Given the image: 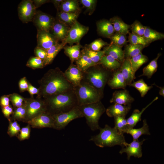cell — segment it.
Wrapping results in <instances>:
<instances>
[{"label":"cell","mask_w":164,"mask_h":164,"mask_svg":"<svg viewBox=\"0 0 164 164\" xmlns=\"http://www.w3.org/2000/svg\"><path fill=\"white\" fill-rule=\"evenodd\" d=\"M134 101V99L131 96L129 92L125 89L114 92L110 101L114 104L127 105H130Z\"/></svg>","instance_id":"9a60e30c"},{"label":"cell","mask_w":164,"mask_h":164,"mask_svg":"<svg viewBox=\"0 0 164 164\" xmlns=\"http://www.w3.org/2000/svg\"><path fill=\"white\" fill-rule=\"evenodd\" d=\"M114 118V128L120 133H126L129 129L125 116H116Z\"/></svg>","instance_id":"8d00e7d4"},{"label":"cell","mask_w":164,"mask_h":164,"mask_svg":"<svg viewBox=\"0 0 164 164\" xmlns=\"http://www.w3.org/2000/svg\"><path fill=\"white\" fill-rule=\"evenodd\" d=\"M121 72L125 81L127 85L129 86L135 78L132 68L130 59H125L120 68Z\"/></svg>","instance_id":"ffe728a7"},{"label":"cell","mask_w":164,"mask_h":164,"mask_svg":"<svg viewBox=\"0 0 164 164\" xmlns=\"http://www.w3.org/2000/svg\"><path fill=\"white\" fill-rule=\"evenodd\" d=\"M37 47L46 50L53 45L59 43V41L49 32L37 30Z\"/></svg>","instance_id":"4fadbf2b"},{"label":"cell","mask_w":164,"mask_h":164,"mask_svg":"<svg viewBox=\"0 0 164 164\" xmlns=\"http://www.w3.org/2000/svg\"><path fill=\"white\" fill-rule=\"evenodd\" d=\"M109 21L116 33L126 35L129 32V29L130 26L126 24L120 18L114 16L111 18Z\"/></svg>","instance_id":"4316f807"},{"label":"cell","mask_w":164,"mask_h":164,"mask_svg":"<svg viewBox=\"0 0 164 164\" xmlns=\"http://www.w3.org/2000/svg\"><path fill=\"white\" fill-rule=\"evenodd\" d=\"M107 42H104L101 39H97L91 43L89 45V49L93 51H98L104 46L108 45Z\"/></svg>","instance_id":"bcb514c9"},{"label":"cell","mask_w":164,"mask_h":164,"mask_svg":"<svg viewBox=\"0 0 164 164\" xmlns=\"http://www.w3.org/2000/svg\"><path fill=\"white\" fill-rule=\"evenodd\" d=\"M34 53L35 56L43 60V61L46 57V50L37 46L34 49Z\"/></svg>","instance_id":"f907efd6"},{"label":"cell","mask_w":164,"mask_h":164,"mask_svg":"<svg viewBox=\"0 0 164 164\" xmlns=\"http://www.w3.org/2000/svg\"><path fill=\"white\" fill-rule=\"evenodd\" d=\"M78 15L77 12L70 13L58 11L56 19L68 26H71L77 21Z\"/></svg>","instance_id":"484cf974"},{"label":"cell","mask_w":164,"mask_h":164,"mask_svg":"<svg viewBox=\"0 0 164 164\" xmlns=\"http://www.w3.org/2000/svg\"><path fill=\"white\" fill-rule=\"evenodd\" d=\"M83 51L94 63L97 64L102 57L105 54L104 50L95 51L86 48Z\"/></svg>","instance_id":"f35d334b"},{"label":"cell","mask_w":164,"mask_h":164,"mask_svg":"<svg viewBox=\"0 0 164 164\" xmlns=\"http://www.w3.org/2000/svg\"><path fill=\"white\" fill-rule=\"evenodd\" d=\"M97 31L102 36L110 37L114 33V30L113 26L109 20L104 19L97 23Z\"/></svg>","instance_id":"603a6c76"},{"label":"cell","mask_w":164,"mask_h":164,"mask_svg":"<svg viewBox=\"0 0 164 164\" xmlns=\"http://www.w3.org/2000/svg\"><path fill=\"white\" fill-rule=\"evenodd\" d=\"M97 64L101 65L108 71L114 72L119 69L121 63L119 61L109 55L104 54Z\"/></svg>","instance_id":"44dd1931"},{"label":"cell","mask_w":164,"mask_h":164,"mask_svg":"<svg viewBox=\"0 0 164 164\" xmlns=\"http://www.w3.org/2000/svg\"><path fill=\"white\" fill-rule=\"evenodd\" d=\"M82 46L79 43L72 46H66L64 47L65 53L70 58L71 64L76 61L80 57Z\"/></svg>","instance_id":"f546056e"},{"label":"cell","mask_w":164,"mask_h":164,"mask_svg":"<svg viewBox=\"0 0 164 164\" xmlns=\"http://www.w3.org/2000/svg\"><path fill=\"white\" fill-rule=\"evenodd\" d=\"M161 55V53H159L155 58L151 61L147 66L144 67L143 69L142 74L139 77L145 76L149 78H151L157 70L158 67L157 61Z\"/></svg>","instance_id":"836d02e7"},{"label":"cell","mask_w":164,"mask_h":164,"mask_svg":"<svg viewBox=\"0 0 164 164\" xmlns=\"http://www.w3.org/2000/svg\"><path fill=\"white\" fill-rule=\"evenodd\" d=\"M40 86L36 97L63 93L74 87L66 78L64 72L58 67L48 70L38 81Z\"/></svg>","instance_id":"6da1fadb"},{"label":"cell","mask_w":164,"mask_h":164,"mask_svg":"<svg viewBox=\"0 0 164 164\" xmlns=\"http://www.w3.org/2000/svg\"><path fill=\"white\" fill-rule=\"evenodd\" d=\"M30 94L31 98L33 97V95L35 94H38L39 92V88H36L29 82V86L27 91Z\"/></svg>","instance_id":"db71d44e"},{"label":"cell","mask_w":164,"mask_h":164,"mask_svg":"<svg viewBox=\"0 0 164 164\" xmlns=\"http://www.w3.org/2000/svg\"><path fill=\"white\" fill-rule=\"evenodd\" d=\"M80 2L87 9L89 14L94 11L97 1L95 0H81Z\"/></svg>","instance_id":"c3c4849f"},{"label":"cell","mask_w":164,"mask_h":164,"mask_svg":"<svg viewBox=\"0 0 164 164\" xmlns=\"http://www.w3.org/2000/svg\"><path fill=\"white\" fill-rule=\"evenodd\" d=\"M42 98L46 104V111L52 115L68 111L78 106L74 89L63 93L46 95Z\"/></svg>","instance_id":"7a4b0ae2"},{"label":"cell","mask_w":164,"mask_h":164,"mask_svg":"<svg viewBox=\"0 0 164 164\" xmlns=\"http://www.w3.org/2000/svg\"><path fill=\"white\" fill-rule=\"evenodd\" d=\"M128 42L130 44L134 45H142L145 47L148 46L150 43L143 36H140L132 33H128Z\"/></svg>","instance_id":"60d3db41"},{"label":"cell","mask_w":164,"mask_h":164,"mask_svg":"<svg viewBox=\"0 0 164 164\" xmlns=\"http://www.w3.org/2000/svg\"><path fill=\"white\" fill-rule=\"evenodd\" d=\"M146 47L142 45H134L129 44L126 45L123 51L125 59H130L142 52V50Z\"/></svg>","instance_id":"1f68e13d"},{"label":"cell","mask_w":164,"mask_h":164,"mask_svg":"<svg viewBox=\"0 0 164 164\" xmlns=\"http://www.w3.org/2000/svg\"><path fill=\"white\" fill-rule=\"evenodd\" d=\"M26 66L33 69L43 68L45 67L43 60L35 56L31 57L29 58Z\"/></svg>","instance_id":"b9f144b4"},{"label":"cell","mask_w":164,"mask_h":164,"mask_svg":"<svg viewBox=\"0 0 164 164\" xmlns=\"http://www.w3.org/2000/svg\"><path fill=\"white\" fill-rule=\"evenodd\" d=\"M55 20V19L50 15L38 10L36 11L32 21L37 30L50 32Z\"/></svg>","instance_id":"8fae6325"},{"label":"cell","mask_w":164,"mask_h":164,"mask_svg":"<svg viewBox=\"0 0 164 164\" xmlns=\"http://www.w3.org/2000/svg\"><path fill=\"white\" fill-rule=\"evenodd\" d=\"M26 122L34 128H53L54 120L52 115L46 111Z\"/></svg>","instance_id":"7c38bea8"},{"label":"cell","mask_w":164,"mask_h":164,"mask_svg":"<svg viewBox=\"0 0 164 164\" xmlns=\"http://www.w3.org/2000/svg\"><path fill=\"white\" fill-rule=\"evenodd\" d=\"M19 19L23 23L32 21L36 10L32 0H23L19 4L18 8Z\"/></svg>","instance_id":"9c48e42d"},{"label":"cell","mask_w":164,"mask_h":164,"mask_svg":"<svg viewBox=\"0 0 164 164\" xmlns=\"http://www.w3.org/2000/svg\"><path fill=\"white\" fill-rule=\"evenodd\" d=\"M99 129V133L92 136L89 140L97 146L103 148L119 145L123 148L127 144L123 134L120 133L114 127L112 128L106 125L104 128L100 127Z\"/></svg>","instance_id":"3957f363"},{"label":"cell","mask_w":164,"mask_h":164,"mask_svg":"<svg viewBox=\"0 0 164 164\" xmlns=\"http://www.w3.org/2000/svg\"><path fill=\"white\" fill-rule=\"evenodd\" d=\"M29 82L25 77L20 79L19 83V86L20 92H22L27 91L29 86Z\"/></svg>","instance_id":"681fc988"},{"label":"cell","mask_w":164,"mask_h":164,"mask_svg":"<svg viewBox=\"0 0 164 164\" xmlns=\"http://www.w3.org/2000/svg\"><path fill=\"white\" fill-rule=\"evenodd\" d=\"M91 67L83 72L82 80L103 93L104 87L110 78L109 71L96 67Z\"/></svg>","instance_id":"8992f818"},{"label":"cell","mask_w":164,"mask_h":164,"mask_svg":"<svg viewBox=\"0 0 164 164\" xmlns=\"http://www.w3.org/2000/svg\"><path fill=\"white\" fill-rule=\"evenodd\" d=\"M63 1V0H53L51 1L58 10Z\"/></svg>","instance_id":"9f6ffc18"},{"label":"cell","mask_w":164,"mask_h":164,"mask_svg":"<svg viewBox=\"0 0 164 164\" xmlns=\"http://www.w3.org/2000/svg\"><path fill=\"white\" fill-rule=\"evenodd\" d=\"M148 60V57L142 52L130 59L131 67L134 73L135 74L138 70Z\"/></svg>","instance_id":"d6a6232c"},{"label":"cell","mask_w":164,"mask_h":164,"mask_svg":"<svg viewBox=\"0 0 164 164\" xmlns=\"http://www.w3.org/2000/svg\"><path fill=\"white\" fill-rule=\"evenodd\" d=\"M26 112V105L25 100L22 105L14 108L12 114V118L14 120L25 121Z\"/></svg>","instance_id":"74e56055"},{"label":"cell","mask_w":164,"mask_h":164,"mask_svg":"<svg viewBox=\"0 0 164 164\" xmlns=\"http://www.w3.org/2000/svg\"><path fill=\"white\" fill-rule=\"evenodd\" d=\"M9 95L10 101L14 108L22 105L25 98L16 93H13Z\"/></svg>","instance_id":"7bdbcfd3"},{"label":"cell","mask_w":164,"mask_h":164,"mask_svg":"<svg viewBox=\"0 0 164 164\" xmlns=\"http://www.w3.org/2000/svg\"><path fill=\"white\" fill-rule=\"evenodd\" d=\"M143 122V126L142 127L138 128H129L127 131L126 133L131 135L132 137L133 140H138L139 137L143 135H150L146 120L144 119Z\"/></svg>","instance_id":"f1b7e54d"},{"label":"cell","mask_w":164,"mask_h":164,"mask_svg":"<svg viewBox=\"0 0 164 164\" xmlns=\"http://www.w3.org/2000/svg\"><path fill=\"white\" fill-rule=\"evenodd\" d=\"M103 50L105 54L111 56L121 63L125 59L124 51L121 48L114 44L110 43L104 48Z\"/></svg>","instance_id":"7402d4cb"},{"label":"cell","mask_w":164,"mask_h":164,"mask_svg":"<svg viewBox=\"0 0 164 164\" xmlns=\"http://www.w3.org/2000/svg\"><path fill=\"white\" fill-rule=\"evenodd\" d=\"M132 33L143 36L146 26H144L139 21H135L130 26Z\"/></svg>","instance_id":"ee69618b"},{"label":"cell","mask_w":164,"mask_h":164,"mask_svg":"<svg viewBox=\"0 0 164 164\" xmlns=\"http://www.w3.org/2000/svg\"><path fill=\"white\" fill-rule=\"evenodd\" d=\"M79 9V3L77 1L63 0L57 11L70 13H78Z\"/></svg>","instance_id":"4dcf8cb0"},{"label":"cell","mask_w":164,"mask_h":164,"mask_svg":"<svg viewBox=\"0 0 164 164\" xmlns=\"http://www.w3.org/2000/svg\"><path fill=\"white\" fill-rule=\"evenodd\" d=\"M107 84L112 89H125L127 84L120 69L114 72Z\"/></svg>","instance_id":"d6986e66"},{"label":"cell","mask_w":164,"mask_h":164,"mask_svg":"<svg viewBox=\"0 0 164 164\" xmlns=\"http://www.w3.org/2000/svg\"><path fill=\"white\" fill-rule=\"evenodd\" d=\"M30 125L28 124L21 129L17 135L18 139L20 141L28 139L30 136Z\"/></svg>","instance_id":"7dc6e473"},{"label":"cell","mask_w":164,"mask_h":164,"mask_svg":"<svg viewBox=\"0 0 164 164\" xmlns=\"http://www.w3.org/2000/svg\"><path fill=\"white\" fill-rule=\"evenodd\" d=\"M70 28L67 25L55 19L50 32L59 41L63 42L66 38Z\"/></svg>","instance_id":"e0dca14e"},{"label":"cell","mask_w":164,"mask_h":164,"mask_svg":"<svg viewBox=\"0 0 164 164\" xmlns=\"http://www.w3.org/2000/svg\"><path fill=\"white\" fill-rule=\"evenodd\" d=\"M10 101L9 95H4L2 96L0 99V104L1 107L9 105Z\"/></svg>","instance_id":"f5cc1de1"},{"label":"cell","mask_w":164,"mask_h":164,"mask_svg":"<svg viewBox=\"0 0 164 164\" xmlns=\"http://www.w3.org/2000/svg\"><path fill=\"white\" fill-rule=\"evenodd\" d=\"M89 28L84 26L76 21L71 26L66 38L63 42L67 44H72L78 43L82 38L86 34Z\"/></svg>","instance_id":"30bf717a"},{"label":"cell","mask_w":164,"mask_h":164,"mask_svg":"<svg viewBox=\"0 0 164 164\" xmlns=\"http://www.w3.org/2000/svg\"><path fill=\"white\" fill-rule=\"evenodd\" d=\"M66 44L62 42L53 45L46 50V56L44 60V67L50 64L58 53L65 47Z\"/></svg>","instance_id":"cb8c5ba5"},{"label":"cell","mask_w":164,"mask_h":164,"mask_svg":"<svg viewBox=\"0 0 164 164\" xmlns=\"http://www.w3.org/2000/svg\"><path fill=\"white\" fill-rule=\"evenodd\" d=\"M129 86L134 87L137 90L142 97H144L148 92L153 87L152 86L148 85L142 79L134 82Z\"/></svg>","instance_id":"d590c367"},{"label":"cell","mask_w":164,"mask_h":164,"mask_svg":"<svg viewBox=\"0 0 164 164\" xmlns=\"http://www.w3.org/2000/svg\"><path fill=\"white\" fill-rule=\"evenodd\" d=\"M145 140L144 139L140 141L133 140L130 143H127L125 146L122 148L119 153L121 154L126 153L129 158L131 156L141 157L142 155V145Z\"/></svg>","instance_id":"2e32d148"},{"label":"cell","mask_w":164,"mask_h":164,"mask_svg":"<svg viewBox=\"0 0 164 164\" xmlns=\"http://www.w3.org/2000/svg\"><path fill=\"white\" fill-rule=\"evenodd\" d=\"M2 111L4 116L9 121L11 120L10 116L12 114L13 111V108L11 105L2 107Z\"/></svg>","instance_id":"816d5d0a"},{"label":"cell","mask_w":164,"mask_h":164,"mask_svg":"<svg viewBox=\"0 0 164 164\" xmlns=\"http://www.w3.org/2000/svg\"><path fill=\"white\" fill-rule=\"evenodd\" d=\"M143 37L150 43L154 41L163 39L164 38V34L149 27L146 26Z\"/></svg>","instance_id":"e575fe53"},{"label":"cell","mask_w":164,"mask_h":164,"mask_svg":"<svg viewBox=\"0 0 164 164\" xmlns=\"http://www.w3.org/2000/svg\"><path fill=\"white\" fill-rule=\"evenodd\" d=\"M26 116L25 121L46 111L44 101L42 98H26Z\"/></svg>","instance_id":"ba28073f"},{"label":"cell","mask_w":164,"mask_h":164,"mask_svg":"<svg viewBox=\"0 0 164 164\" xmlns=\"http://www.w3.org/2000/svg\"><path fill=\"white\" fill-rule=\"evenodd\" d=\"M131 108V104L124 105L114 104L109 107L106 112L108 116L110 117L116 116H125Z\"/></svg>","instance_id":"ac0fdd59"},{"label":"cell","mask_w":164,"mask_h":164,"mask_svg":"<svg viewBox=\"0 0 164 164\" xmlns=\"http://www.w3.org/2000/svg\"><path fill=\"white\" fill-rule=\"evenodd\" d=\"M9 121V123L7 132L8 134L11 137L17 135L21 130L19 125L15 120L13 122L11 121V120Z\"/></svg>","instance_id":"f6af8a7d"},{"label":"cell","mask_w":164,"mask_h":164,"mask_svg":"<svg viewBox=\"0 0 164 164\" xmlns=\"http://www.w3.org/2000/svg\"><path fill=\"white\" fill-rule=\"evenodd\" d=\"M68 82L75 87L78 86L83 78V72L76 65L71 64L64 72Z\"/></svg>","instance_id":"5bb4252c"},{"label":"cell","mask_w":164,"mask_h":164,"mask_svg":"<svg viewBox=\"0 0 164 164\" xmlns=\"http://www.w3.org/2000/svg\"><path fill=\"white\" fill-rule=\"evenodd\" d=\"M78 106L90 104L101 101L103 93L82 80L80 84L74 87Z\"/></svg>","instance_id":"5b68a950"},{"label":"cell","mask_w":164,"mask_h":164,"mask_svg":"<svg viewBox=\"0 0 164 164\" xmlns=\"http://www.w3.org/2000/svg\"><path fill=\"white\" fill-rule=\"evenodd\" d=\"M158 99V97H155L149 104L143 108L141 111L138 109H135L133 111L131 115L126 119L129 129L133 128L141 120V116L144 111Z\"/></svg>","instance_id":"d4e9b609"},{"label":"cell","mask_w":164,"mask_h":164,"mask_svg":"<svg viewBox=\"0 0 164 164\" xmlns=\"http://www.w3.org/2000/svg\"><path fill=\"white\" fill-rule=\"evenodd\" d=\"M33 3L36 9L40 7L42 5L50 2L48 0H32Z\"/></svg>","instance_id":"11a10c76"},{"label":"cell","mask_w":164,"mask_h":164,"mask_svg":"<svg viewBox=\"0 0 164 164\" xmlns=\"http://www.w3.org/2000/svg\"><path fill=\"white\" fill-rule=\"evenodd\" d=\"M153 85H154L155 86H156L157 87L159 88L160 90L159 91V94L163 96V97H164V87H160L158 86H157L155 84H153Z\"/></svg>","instance_id":"6f0895ef"},{"label":"cell","mask_w":164,"mask_h":164,"mask_svg":"<svg viewBox=\"0 0 164 164\" xmlns=\"http://www.w3.org/2000/svg\"><path fill=\"white\" fill-rule=\"evenodd\" d=\"M110 38L111 43L114 44L121 48L128 42L126 35L118 33H114Z\"/></svg>","instance_id":"ab89813d"},{"label":"cell","mask_w":164,"mask_h":164,"mask_svg":"<svg viewBox=\"0 0 164 164\" xmlns=\"http://www.w3.org/2000/svg\"><path fill=\"white\" fill-rule=\"evenodd\" d=\"M78 106L91 130L95 131L99 129L100 128L98 124L99 120L106 111L101 101Z\"/></svg>","instance_id":"277c9868"},{"label":"cell","mask_w":164,"mask_h":164,"mask_svg":"<svg viewBox=\"0 0 164 164\" xmlns=\"http://www.w3.org/2000/svg\"><path fill=\"white\" fill-rule=\"evenodd\" d=\"M52 116L54 120L53 128L57 130L64 129L72 120L84 117L78 106L68 111Z\"/></svg>","instance_id":"52a82bcc"},{"label":"cell","mask_w":164,"mask_h":164,"mask_svg":"<svg viewBox=\"0 0 164 164\" xmlns=\"http://www.w3.org/2000/svg\"><path fill=\"white\" fill-rule=\"evenodd\" d=\"M76 62L77 66L83 72L97 65L94 63L83 50L81 51V55Z\"/></svg>","instance_id":"83f0119b"}]
</instances>
